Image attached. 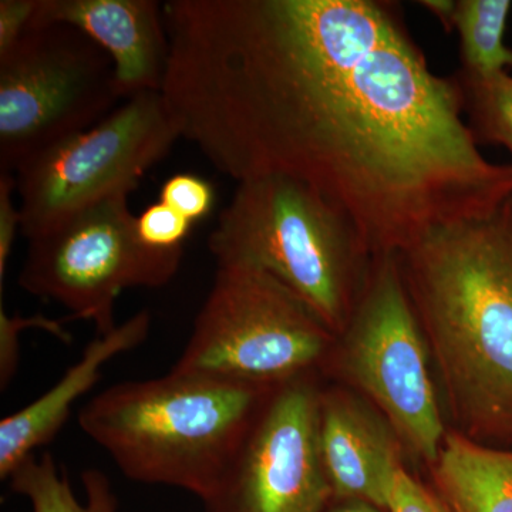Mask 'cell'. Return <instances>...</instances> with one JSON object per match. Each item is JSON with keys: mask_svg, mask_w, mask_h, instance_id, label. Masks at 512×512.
<instances>
[{"mask_svg": "<svg viewBox=\"0 0 512 512\" xmlns=\"http://www.w3.org/2000/svg\"><path fill=\"white\" fill-rule=\"evenodd\" d=\"M165 104L238 183L281 175L353 222L373 256L512 197L481 153L457 76H437L392 2L170 0Z\"/></svg>", "mask_w": 512, "mask_h": 512, "instance_id": "1", "label": "cell"}, {"mask_svg": "<svg viewBox=\"0 0 512 512\" xmlns=\"http://www.w3.org/2000/svg\"><path fill=\"white\" fill-rule=\"evenodd\" d=\"M397 256L453 430L512 448V197Z\"/></svg>", "mask_w": 512, "mask_h": 512, "instance_id": "2", "label": "cell"}, {"mask_svg": "<svg viewBox=\"0 0 512 512\" xmlns=\"http://www.w3.org/2000/svg\"><path fill=\"white\" fill-rule=\"evenodd\" d=\"M275 387L171 370L103 390L80 410V429L128 480L205 503Z\"/></svg>", "mask_w": 512, "mask_h": 512, "instance_id": "3", "label": "cell"}, {"mask_svg": "<svg viewBox=\"0 0 512 512\" xmlns=\"http://www.w3.org/2000/svg\"><path fill=\"white\" fill-rule=\"evenodd\" d=\"M208 248L218 265L274 278L336 336L348 326L375 259L339 208L281 175L238 183Z\"/></svg>", "mask_w": 512, "mask_h": 512, "instance_id": "4", "label": "cell"}, {"mask_svg": "<svg viewBox=\"0 0 512 512\" xmlns=\"http://www.w3.org/2000/svg\"><path fill=\"white\" fill-rule=\"evenodd\" d=\"M338 336L271 276L218 265L173 372L278 386L328 365Z\"/></svg>", "mask_w": 512, "mask_h": 512, "instance_id": "5", "label": "cell"}, {"mask_svg": "<svg viewBox=\"0 0 512 512\" xmlns=\"http://www.w3.org/2000/svg\"><path fill=\"white\" fill-rule=\"evenodd\" d=\"M430 359L399 256H375L328 365L386 417L407 454L429 467L439 457L448 431Z\"/></svg>", "mask_w": 512, "mask_h": 512, "instance_id": "6", "label": "cell"}, {"mask_svg": "<svg viewBox=\"0 0 512 512\" xmlns=\"http://www.w3.org/2000/svg\"><path fill=\"white\" fill-rule=\"evenodd\" d=\"M109 53L74 26L30 25L0 56V171L89 130L119 107Z\"/></svg>", "mask_w": 512, "mask_h": 512, "instance_id": "7", "label": "cell"}, {"mask_svg": "<svg viewBox=\"0 0 512 512\" xmlns=\"http://www.w3.org/2000/svg\"><path fill=\"white\" fill-rule=\"evenodd\" d=\"M130 192H113L29 239L19 276L20 288L64 306L70 319L89 320L97 335L116 328L121 292L167 285L183 261L184 252L154 251L141 242Z\"/></svg>", "mask_w": 512, "mask_h": 512, "instance_id": "8", "label": "cell"}, {"mask_svg": "<svg viewBox=\"0 0 512 512\" xmlns=\"http://www.w3.org/2000/svg\"><path fill=\"white\" fill-rule=\"evenodd\" d=\"M180 136L161 92L138 94L16 170L20 234L32 239L119 190L134 191Z\"/></svg>", "mask_w": 512, "mask_h": 512, "instance_id": "9", "label": "cell"}, {"mask_svg": "<svg viewBox=\"0 0 512 512\" xmlns=\"http://www.w3.org/2000/svg\"><path fill=\"white\" fill-rule=\"evenodd\" d=\"M319 393L313 375L272 390L205 511H326L333 495L319 451Z\"/></svg>", "mask_w": 512, "mask_h": 512, "instance_id": "10", "label": "cell"}, {"mask_svg": "<svg viewBox=\"0 0 512 512\" xmlns=\"http://www.w3.org/2000/svg\"><path fill=\"white\" fill-rule=\"evenodd\" d=\"M318 441L333 501H365L387 511L407 451L386 417L359 393L320 387Z\"/></svg>", "mask_w": 512, "mask_h": 512, "instance_id": "11", "label": "cell"}, {"mask_svg": "<svg viewBox=\"0 0 512 512\" xmlns=\"http://www.w3.org/2000/svg\"><path fill=\"white\" fill-rule=\"evenodd\" d=\"M74 26L113 59L121 97L161 92L170 40L163 5L154 0H37L30 25Z\"/></svg>", "mask_w": 512, "mask_h": 512, "instance_id": "12", "label": "cell"}, {"mask_svg": "<svg viewBox=\"0 0 512 512\" xmlns=\"http://www.w3.org/2000/svg\"><path fill=\"white\" fill-rule=\"evenodd\" d=\"M151 315L137 312L104 335H97L83 350L76 365L70 367L45 394L0 421V478L9 480L37 448L55 439L80 397L89 393L101 379V370L114 357L138 348L148 338Z\"/></svg>", "mask_w": 512, "mask_h": 512, "instance_id": "13", "label": "cell"}, {"mask_svg": "<svg viewBox=\"0 0 512 512\" xmlns=\"http://www.w3.org/2000/svg\"><path fill=\"white\" fill-rule=\"evenodd\" d=\"M430 470L451 511L512 512V448L485 446L448 429Z\"/></svg>", "mask_w": 512, "mask_h": 512, "instance_id": "14", "label": "cell"}, {"mask_svg": "<svg viewBox=\"0 0 512 512\" xmlns=\"http://www.w3.org/2000/svg\"><path fill=\"white\" fill-rule=\"evenodd\" d=\"M16 494L28 498L33 512H117L119 500L111 481L103 471L86 470L82 474V503L70 487L69 478L57 467L55 457L45 453L26 458L9 477Z\"/></svg>", "mask_w": 512, "mask_h": 512, "instance_id": "15", "label": "cell"}, {"mask_svg": "<svg viewBox=\"0 0 512 512\" xmlns=\"http://www.w3.org/2000/svg\"><path fill=\"white\" fill-rule=\"evenodd\" d=\"M511 10V0H457L453 30L460 36V79L481 82L512 69V49L504 42Z\"/></svg>", "mask_w": 512, "mask_h": 512, "instance_id": "16", "label": "cell"}, {"mask_svg": "<svg viewBox=\"0 0 512 512\" xmlns=\"http://www.w3.org/2000/svg\"><path fill=\"white\" fill-rule=\"evenodd\" d=\"M464 114L478 144H494L510 151L512 157V76L503 73L493 79L471 82L460 79Z\"/></svg>", "mask_w": 512, "mask_h": 512, "instance_id": "17", "label": "cell"}, {"mask_svg": "<svg viewBox=\"0 0 512 512\" xmlns=\"http://www.w3.org/2000/svg\"><path fill=\"white\" fill-rule=\"evenodd\" d=\"M40 329L62 340L72 342V336L64 329L62 323L45 315H33L29 318L16 315L9 316L0 303V389L5 390L12 382L19 369L20 362V333L23 330Z\"/></svg>", "mask_w": 512, "mask_h": 512, "instance_id": "18", "label": "cell"}, {"mask_svg": "<svg viewBox=\"0 0 512 512\" xmlns=\"http://www.w3.org/2000/svg\"><path fill=\"white\" fill-rule=\"evenodd\" d=\"M194 222L158 201L137 217V234L146 247L160 252H184Z\"/></svg>", "mask_w": 512, "mask_h": 512, "instance_id": "19", "label": "cell"}, {"mask_svg": "<svg viewBox=\"0 0 512 512\" xmlns=\"http://www.w3.org/2000/svg\"><path fill=\"white\" fill-rule=\"evenodd\" d=\"M160 201L195 224L214 208L215 191L212 184L198 175L175 174L161 187Z\"/></svg>", "mask_w": 512, "mask_h": 512, "instance_id": "20", "label": "cell"}, {"mask_svg": "<svg viewBox=\"0 0 512 512\" xmlns=\"http://www.w3.org/2000/svg\"><path fill=\"white\" fill-rule=\"evenodd\" d=\"M389 512H453L434 488L426 487L406 468L399 471L390 493Z\"/></svg>", "mask_w": 512, "mask_h": 512, "instance_id": "21", "label": "cell"}, {"mask_svg": "<svg viewBox=\"0 0 512 512\" xmlns=\"http://www.w3.org/2000/svg\"><path fill=\"white\" fill-rule=\"evenodd\" d=\"M16 177L8 171H0V293H3L5 275L16 235L22 228V215L13 201Z\"/></svg>", "mask_w": 512, "mask_h": 512, "instance_id": "22", "label": "cell"}, {"mask_svg": "<svg viewBox=\"0 0 512 512\" xmlns=\"http://www.w3.org/2000/svg\"><path fill=\"white\" fill-rule=\"evenodd\" d=\"M36 8L37 0L0 2V56L6 55L28 32Z\"/></svg>", "mask_w": 512, "mask_h": 512, "instance_id": "23", "label": "cell"}, {"mask_svg": "<svg viewBox=\"0 0 512 512\" xmlns=\"http://www.w3.org/2000/svg\"><path fill=\"white\" fill-rule=\"evenodd\" d=\"M419 5L436 16L446 32L453 30L457 0H420Z\"/></svg>", "mask_w": 512, "mask_h": 512, "instance_id": "24", "label": "cell"}, {"mask_svg": "<svg viewBox=\"0 0 512 512\" xmlns=\"http://www.w3.org/2000/svg\"><path fill=\"white\" fill-rule=\"evenodd\" d=\"M325 512H389L365 501H332Z\"/></svg>", "mask_w": 512, "mask_h": 512, "instance_id": "25", "label": "cell"}]
</instances>
